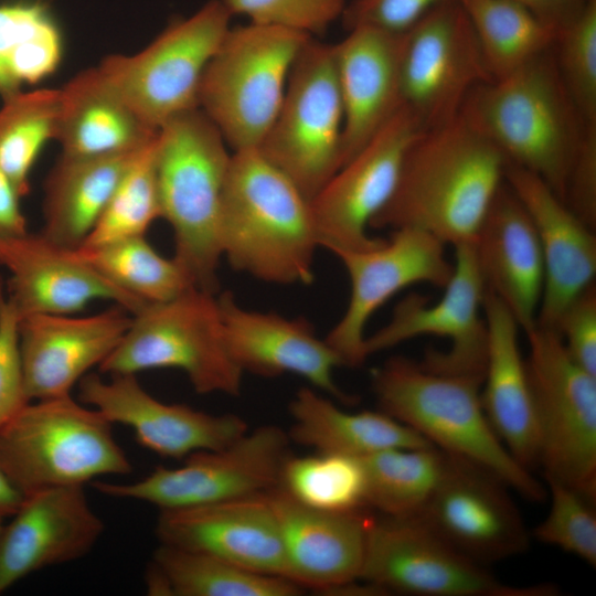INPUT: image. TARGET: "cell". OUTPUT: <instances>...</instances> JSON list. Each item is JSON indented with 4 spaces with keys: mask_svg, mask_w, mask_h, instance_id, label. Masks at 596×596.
I'll return each mask as SVG.
<instances>
[{
    "mask_svg": "<svg viewBox=\"0 0 596 596\" xmlns=\"http://www.w3.org/2000/svg\"><path fill=\"white\" fill-rule=\"evenodd\" d=\"M448 455L435 446L391 448L361 458L365 504L387 517H415L439 483Z\"/></svg>",
    "mask_w": 596,
    "mask_h": 596,
    "instance_id": "35",
    "label": "cell"
},
{
    "mask_svg": "<svg viewBox=\"0 0 596 596\" xmlns=\"http://www.w3.org/2000/svg\"><path fill=\"white\" fill-rule=\"evenodd\" d=\"M3 524H4V518L0 517V532L2 530Z\"/></svg>",
    "mask_w": 596,
    "mask_h": 596,
    "instance_id": "50",
    "label": "cell"
},
{
    "mask_svg": "<svg viewBox=\"0 0 596 596\" xmlns=\"http://www.w3.org/2000/svg\"><path fill=\"white\" fill-rule=\"evenodd\" d=\"M554 49L560 76L583 129H596V0H587L558 30Z\"/></svg>",
    "mask_w": 596,
    "mask_h": 596,
    "instance_id": "41",
    "label": "cell"
},
{
    "mask_svg": "<svg viewBox=\"0 0 596 596\" xmlns=\"http://www.w3.org/2000/svg\"><path fill=\"white\" fill-rule=\"evenodd\" d=\"M510 490L490 471L448 455L439 483L415 517L455 549L488 565L522 554L530 545Z\"/></svg>",
    "mask_w": 596,
    "mask_h": 596,
    "instance_id": "18",
    "label": "cell"
},
{
    "mask_svg": "<svg viewBox=\"0 0 596 596\" xmlns=\"http://www.w3.org/2000/svg\"><path fill=\"white\" fill-rule=\"evenodd\" d=\"M343 126L334 44L310 38L257 149L311 201L342 164Z\"/></svg>",
    "mask_w": 596,
    "mask_h": 596,
    "instance_id": "10",
    "label": "cell"
},
{
    "mask_svg": "<svg viewBox=\"0 0 596 596\" xmlns=\"http://www.w3.org/2000/svg\"><path fill=\"white\" fill-rule=\"evenodd\" d=\"M98 368L109 375L179 369L198 393L232 396L240 394L243 376L225 345L217 294L198 287L131 315L121 341Z\"/></svg>",
    "mask_w": 596,
    "mask_h": 596,
    "instance_id": "8",
    "label": "cell"
},
{
    "mask_svg": "<svg viewBox=\"0 0 596 596\" xmlns=\"http://www.w3.org/2000/svg\"><path fill=\"white\" fill-rule=\"evenodd\" d=\"M61 91L55 140L62 153L105 156L139 151L158 130L145 124L96 67L70 79Z\"/></svg>",
    "mask_w": 596,
    "mask_h": 596,
    "instance_id": "30",
    "label": "cell"
},
{
    "mask_svg": "<svg viewBox=\"0 0 596 596\" xmlns=\"http://www.w3.org/2000/svg\"><path fill=\"white\" fill-rule=\"evenodd\" d=\"M290 443L280 427L263 425L225 448L189 455L180 467L158 466L135 482L96 480L93 486L105 496L147 502L159 511L249 497L279 485Z\"/></svg>",
    "mask_w": 596,
    "mask_h": 596,
    "instance_id": "13",
    "label": "cell"
},
{
    "mask_svg": "<svg viewBox=\"0 0 596 596\" xmlns=\"http://www.w3.org/2000/svg\"><path fill=\"white\" fill-rule=\"evenodd\" d=\"M21 198L11 180L0 170V238L28 233Z\"/></svg>",
    "mask_w": 596,
    "mask_h": 596,
    "instance_id": "47",
    "label": "cell"
},
{
    "mask_svg": "<svg viewBox=\"0 0 596 596\" xmlns=\"http://www.w3.org/2000/svg\"><path fill=\"white\" fill-rule=\"evenodd\" d=\"M62 38L50 13L39 2L0 4V96L35 84L57 68Z\"/></svg>",
    "mask_w": 596,
    "mask_h": 596,
    "instance_id": "36",
    "label": "cell"
},
{
    "mask_svg": "<svg viewBox=\"0 0 596 596\" xmlns=\"http://www.w3.org/2000/svg\"><path fill=\"white\" fill-rule=\"evenodd\" d=\"M11 518L0 532V594L36 571L85 556L105 530L84 486L24 496Z\"/></svg>",
    "mask_w": 596,
    "mask_h": 596,
    "instance_id": "20",
    "label": "cell"
},
{
    "mask_svg": "<svg viewBox=\"0 0 596 596\" xmlns=\"http://www.w3.org/2000/svg\"><path fill=\"white\" fill-rule=\"evenodd\" d=\"M465 10L487 67L501 78L551 50L558 31L511 0H457Z\"/></svg>",
    "mask_w": 596,
    "mask_h": 596,
    "instance_id": "34",
    "label": "cell"
},
{
    "mask_svg": "<svg viewBox=\"0 0 596 596\" xmlns=\"http://www.w3.org/2000/svg\"><path fill=\"white\" fill-rule=\"evenodd\" d=\"M454 269L441 297L430 304L412 292L394 308L391 319L366 336V358L422 336L445 338L446 351L430 350L421 362L445 374L482 380L487 354V324L483 316L486 286L473 242L454 246Z\"/></svg>",
    "mask_w": 596,
    "mask_h": 596,
    "instance_id": "15",
    "label": "cell"
},
{
    "mask_svg": "<svg viewBox=\"0 0 596 596\" xmlns=\"http://www.w3.org/2000/svg\"><path fill=\"white\" fill-rule=\"evenodd\" d=\"M507 159L461 113L425 129L406 150L373 228H415L453 247L475 241L504 181Z\"/></svg>",
    "mask_w": 596,
    "mask_h": 596,
    "instance_id": "1",
    "label": "cell"
},
{
    "mask_svg": "<svg viewBox=\"0 0 596 596\" xmlns=\"http://www.w3.org/2000/svg\"><path fill=\"white\" fill-rule=\"evenodd\" d=\"M487 354L481 386L486 415L503 445L524 467L539 460V433L519 326L490 291L483 298Z\"/></svg>",
    "mask_w": 596,
    "mask_h": 596,
    "instance_id": "29",
    "label": "cell"
},
{
    "mask_svg": "<svg viewBox=\"0 0 596 596\" xmlns=\"http://www.w3.org/2000/svg\"><path fill=\"white\" fill-rule=\"evenodd\" d=\"M141 150L105 156L62 153L44 182L41 234L62 247L78 248Z\"/></svg>",
    "mask_w": 596,
    "mask_h": 596,
    "instance_id": "31",
    "label": "cell"
},
{
    "mask_svg": "<svg viewBox=\"0 0 596 596\" xmlns=\"http://www.w3.org/2000/svg\"><path fill=\"white\" fill-rule=\"evenodd\" d=\"M543 477L595 502L596 376L568 354L557 331L535 324L524 332Z\"/></svg>",
    "mask_w": 596,
    "mask_h": 596,
    "instance_id": "9",
    "label": "cell"
},
{
    "mask_svg": "<svg viewBox=\"0 0 596 596\" xmlns=\"http://www.w3.org/2000/svg\"><path fill=\"white\" fill-rule=\"evenodd\" d=\"M334 43L343 106L342 164L351 159L402 105L400 66L404 34L358 25ZM341 164V166H342Z\"/></svg>",
    "mask_w": 596,
    "mask_h": 596,
    "instance_id": "28",
    "label": "cell"
},
{
    "mask_svg": "<svg viewBox=\"0 0 596 596\" xmlns=\"http://www.w3.org/2000/svg\"><path fill=\"white\" fill-rule=\"evenodd\" d=\"M109 380L88 373L78 382V400L111 424L130 427L145 448L182 459L203 450H219L247 430L235 414L215 415L184 404H168L149 394L136 374H114Z\"/></svg>",
    "mask_w": 596,
    "mask_h": 596,
    "instance_id": "19",
    "label": "cell"
},
{
    "mask_svg": "<svg viewBox=\"0 0 596 596\" xmlns=\"http://www.w3.org/2000/svg\"><path fill=\"white\" fill-rule=\"evenodd\" d=\"M424 130L417 115L402 104L329 179L310 201L319 247L338 256L383 242L368 228L393 194L406 150Z\"/></svg>",
    "mask_w": 596,
    "mask_h": 596,
    "instance_id": "14",
    "label": "cell"
},
{
    "mask_svg": "<svg viewBox=\"0 0 596 596\" xmlns=\"http://www.w3.org/2000/svg\"><path fill=\"white\" fill-rule=\"evenodd\" d=\"M482 380L432 371L421 362L392 356L374 369L379 409L415 430L447 455L472 462L526 500L543 501L547 490L507 449L481 402Z\"/></svg>",
    "mask_w": 596,
    "mask_h": 596,
    "instance_id": "3",
    "label": "cell"
},
{
    "mask_svg": "<svg viewBox=\"0 0 596 596\" xmlns=\"http://www.w3.org/2000/svg\"><path fill=\"white\" fill-rule=\"evenodd\" d=\"M553 47L512 73L476 86L460 113L509 163L540 177L565 202L583 124Z\"/></svg>",
    "mask_w": 596,
    "mask_h": 596,
    "instance_id": "4",
    "label": "cell"
},
{
    "mask_svg": "<svg viewBox=\"0 0 596 596\" xmlns=\"http://www.w3.org/2000/svg\"><path fill=\"white\" fill-rule=\"evenodd\" d=\"M278 486L316 510L351 512L366 508L361 458L321 453L305 457L290 455Z\"/></svg>",
    "mask_w": 596,
    "mask_h": 596,
    "instance_id": "39",
    "label": "cell"
},
{
    "mask_svg": "<svg viewBox=\"0 0 596 596\" xmlns=\"http://www.w3.org/2000/svg\"><path fill=\"white\" fill-rule=\"evenodd\" d=\"M530 10L557 31L584 7L587 0H511Z\"/></svg>",
    "mask_w": 596,
    "mask_h": 596,
    "instance_id": "48",
    "label": "cell"
},
{
    "mask_svg": "<svg viewBox=\"0 0 596 596\" xmlns=\"http://www.w3.org/2000/svg\"><path fill=\"white\" fill-rule=\"evenodd\" d=\"M76 251L105 279L145 304L167 301L195 287L178 262L161 256L146 235Z\"/></svg>",
    "mask_w": 596,
    "mask_h": 596,
    "instance_id": "37",
    "label": "cell"
},
{
    "mask_svg": "<svg viewBox=\"0 0 596 596\" xmlns=\"http://www.w3.org/2000/svg\"><path fill=\"white\" fill-rule=\"evenodd\" d=\"M289 412L290 440L321 454L364 458L391 448L433 446L380 409L349 413L310 387L297 391Z\"/></svg>",
    "mask_w": 596,
    "mask_h": 596,
    "instance_id": "32",
    "label": "cell"
},
{
    "mask_svg": "<svg viewBox=\"0 0 596 596\" xmlns=\"http://www.w3.org/2000/svg\"><path fill=\"white\" fill-rule=\"evenodd\" d=\"M278 520L287 577L300 587L350 592L360 581L373 517L309 508L277 486L267 492Z\"/></svg>",
    "mask_w": 596,
    "mask_h": 596,
    "instance_id": "25",
    "label": "cell"
},
{
    "mask_svg": "<svg viewBox=\"0 0 596 596\" xmlns=\"http://www.w3.org/2000/svg\"><path fill=\"white\" fill-rule=\"evenodd\" d=\"M19 320L0 278V429L31 402L24 385Z\"/></svg>",
    "mask_w": 596,
    "mask_h": 596,
    "instance_id": "44",
    "label": "cell"
},
{
    "mask_svg": "<svg viewBox=\"0 0 596 596\" xmlns=\"http://www.w3.org/2000/svg\"><path fill=\"white\" fill-rule=\"evenodd\" d=\"M222 0H210L189 18L171 23L143 50L109 55L102 75L149 127L198 107L204 70L232 25Z\"/></svg>",
    "mask_w": 596,
    "mask_h": 596,
    "instance_id": "11",
    "label": "cell"
},
{
    "mask_svg": "<svg viewBox=\"0 0 596 596\" xmlns=\"http://www.w3.org/2000/svg\"><path fill=\"white\" fill-rule=\"evenodd\" d=\"M156 153L157 136L135 158L79 247L145 236L151 224L161 217Z\"/></svg>",
    "mask_w": 596,
    "mask_h": 596,
    "instance_id": "40",
    "label": "cell"
},
{
    "mask_svg": "<svg viewBox=\"0 0 596 596\" xmlns=\"http://www.w3.org/2000/svg\"><path fill=\"white\" fill-rule=\"evenodd\" d=\"M24 496L0 470V517H11L20 507Z\"/></svg>",
    "mask_w": 596,
    "mask_h": 596,
    "instance_id": "49",
    "label": "cell"
},
{
    "mask_svg": "<svg viewBox=\"0 0 596 596\" xmlns=\"http://www.w3.org/2000/svg\"><path fill=\"white\" fill-rule=\"evenodd\" d=\"M360 582L382 594L554 596L556 586H512L447 543L417 517L372 519Z\"/></svg>",
    "mask_w": 596,
    "mask_h": 596,
    "instance_id": "12",
    "label": "cell"
},
{
    "mask_svg": "<svg viewBox=\"0 0 596 596\" xmlns=\"http://www.w3.org/2000/svg\"><path fill=\"white\" fill-rule=\"evenodd\" d=\"M504 181L525 207L543 256L544 285L536 324L555 330L566 307L595 284V230L536 174L507 162Z\"/></svg>",
    "mask_w": 596,
    "mask_h": 596,
    "instance_id": "26",
    "label": "cell"
},
{
    "mask_svg": "<svg viewBox=\"0 0 596 596\" xmlns=\"http://www.w3.org/2000/svg\"><path fill=\"white\" fill-rule=\"evenodd\" d=\"M267 492L162 510L155 529L158 541L288 579L280 529Z\"/></svg>",
    "mask_w": 596,
    "mask_h": 596,
    "instance_id": "24",
    "label": "cell"
},
{
    "mask_svg": "<svg viewBox=\"0 0 596 596\" xmlns=\"http://www.w3.org/2000/svg\"><path fill=\"white\" fill-rule=\"evenodd\" d=\"M113 425L72 395L31 401L0 429V470L23 496L128 475Z\"/></svg>",
    "mask_w": 596,
    "mask_h": 596,
    "instance_id": "6",
    "label": "cell"
},
{
    "mask_svg": "<svg viewBox=\"0 0 596 596\" xmlns=\"http://www.w3.org/2000/svg\"><path fill=\"white\" fill-rule=\"evenodd\" d=\"M312 36L273 25H231L207 63L198 107L232 151L258 148L280 107L291 67Z\"/></svg>",
    "mask_w": 596,
    "mask_h": 596,
    "instance_id": "7",
    "label": "cell"
},
{
    "mask_svg": "<svg viewBox=\"0 0 596 596\" xmlns=\"http://www.w3.org/2000/svg\"><path fill=\"white\" fill-rule=\"evenodd\" d=\"M233 17L312 38L341 20L348 0H222Z\"/></svg>",
    "mask_w": 596,
    "mask_h": 596,
    "instance_id": "43",
    "label": "cell"
},
{
    "mask_svg": "<svg viewBox=\"0 0 596 596\" xmlns=\"http://www.w3.org/2000/svg\"><path fill=\"white\" fill-rule=\"evenodd\" d=\"M473 247L486 290L507 307L520 330H531L543 292V256L534 225L505 181L488 209Z\"/></svg>",
    "mask_w": 596,
    "mask_h": 596,
    "instance_id": "27",
    "label": "cell"
},
{
    "mask_svg": "<svg viewBox=\"0 0 596 596\" xmlns=\"http://www.w3.org/2000/svg\"><path fill=\"white\" fill-rule=\"evenodd\" d=\"M131 322L117 306L96 315L34 313L19 320V345L30 401L71 395L88 371L117 348Z\"/></svg>",
    "mask_w": 596,
    "mask_h": 596,
    "instance_id": "23",
    "label": "cell"
},
{
    "mask_svg": "<svg viewBox=\"0 0 596 596\" xmlns=\"http://www.w3.org/2000/svg\"><path fill=\"white\" fill-rule=\"evenodd\" d=\"M446 246L425 232L403 227L392 230L389 240L372 248L337 256L349 277L350 297L324 340L342 365L356 368L365 362L366 324L394 295L415 284L446 286L454 269Z\"/></svg>",
    "mask_w": 596,
    "mask_h": 596,
    "instance_id": "17",
    "label": "cell"
},
{
    "mask_svg": "<svg viewBox=\"0 0 596 596\" xmlns=\"http://www.w3.org/2000/svg\"><path fill=\"white\" fill-rule=\"evenodd\" d=\"M0 266L10 274L6 294L19 318L73 315L97 299L111 300L130 315L147 305L105 279L76 249L41 233L0 238Z\"/></svg>",
    "mask_w": 596,
    "mask_h": 596,
    "instance_id": "22",
    "label": "cell"
},
{
    "mask_svg": "<svg viewBox=\"0 0 596 596\" xmlns=\"http://www.w3.org/2000/svg\"><path fill=\"white\" fill-rule=\"evenodd\" d=\"M232 150L199 108L164 123L157 135L161 217L171 226L173 258L193 285L217 294L219 226Z\"/></svg>",
    "mask_w": 596,
    "mask_h": 596,
    "instance_id": "5",
    "label": "cell"
},
{
    "mask_svg": "<svg viewBox=\"0 0 596 596\" xmlns=\"http://www.w3.org/2000/svg\"><path fill=\"white\" fill-rule=\"evenodd\" d=\"M217 301L227 352L243 373L264 377L292 373L340 403H354L356 397L334 382L340 358L307 319L248 310L227 290L217 295Z\"/></svg>",
    "mask_w": 596,
    "mask_h": 596,
    "instance_id": "21",
    "label": "cell"
},
{
    "mask_svg": "<svg viewBox=\"0 0 596 596\" xmlns=\"http://www.w3.org/2000/svg\"><path fill=\"white\" fill-rule=\"evenodd\" d=\"M492 79L472 25L457 0L437 6L405 33L401 102L425 129L457 116L469 93Z\"/></svg>",
    "mask_w": 596,
    "mask_h": 596,
    "instance_id": "16",
    "label": "cell"
},
{
    "mask_svg": "<svg viewBox=\"0 0 596 596\" xmlns=\"http://www.w3.org/2000/svg\"><path fill=\"white\" fill-rule=\"evenodd\" d=\"M550 509L533 530L540 542L573 554L588 565H596V513L594 501L574 488L544 477Z\"/></svg>",
    "mask_w": 596,
    "mask_h": 596,
    "instance_id": "42",
    "label": "cell"
},
{
    "mask_svg": "<svg viewBox=\"0 0 596 596\" xmlns=\"http://www.w3.org/2000/svg\"><path fill=\"white\" fill-rule=\"evenodd\" d=\"M153 596H297L301 587L220 557L160 543L145 574Z\"/></svg>",
    "mask_w": 596,
    "mask_h": 596,
    "instance_id": "33",
    "label": "cell"
},
{
    "mask_svg": "<svg viewBox=\"0 0 596 596\" xmlns=\"http://www.w3.org/2000/svg\"><path fill=\"white\" fill-rule=\"evenodd\" d=\"M222 258L265 283L313 280L310 201L257 148L232 151L219 226Z\"/></svg>",
    "mask_w": 596,
    "mask_h": 596,
    "instance_id": "2",
    "label": "cell"
},
{
    "mask_svg": "<svg viewBox=\"0 0 596 596\" xmlns=\"http://www.w3.org/2000/svg\"><path fill=\"white\" fill-rule=\"evenodd\" d=\"M61 91L42 88L3 98L0 108V170L23 198L29 175L44 145L55 139Z\"/></svg>",
    "mask_w": 596,
    "mask_h": 596,
    "instance_id": "38",
    "label": "cell"
},
{
    "mask_svg": "<svg viewBox=\"0 0 596 596\" xmlns=\"http://www.w3.org/2000/svg\"><path fill=\"white\" fill-rule=\"evenodd\" d=\"M447 0H348L341 17L347 30L365 25L404 34Z\"/></svg>",
    "mask_w": 596,
    "mask_h": 596,
    "instance_id": "45",
    "label": "cell"
},
{
    "mask_svg": "<svg viewBox=\"0 0 596 596\" xmlns=\"http://www.w3.org/2000/svg\"><path fill=\"white\" fill-rule=\"evenodd\" d=\"M555 331L572 359L596 376V286L586 288L562 313Z\"/></svg>",
    "mask_w": 596,
    "mask_h": 596,
    "instance_id": "46",
    "label": "cell"
}]
</instances>
